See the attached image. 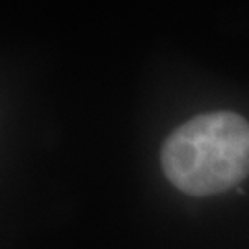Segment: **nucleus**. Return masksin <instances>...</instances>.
Returning <instances> with one entry per match:
<instances>
[{"instance_id": "f257e3e1", "label": "nucleus", "mask_w": 249, "mask_h": 249, "mask_svg": "<svg viewBox=\"0 0 249 249\" xmlns=\"http://www.w3.org/2000/svg\"><path fill=\"white\" fill-rule=\"evenodd\" d=\"M160 164L187 196H216L249 175V121L237 112H206L166 137Z\"/></svg>"}]
</instances>
